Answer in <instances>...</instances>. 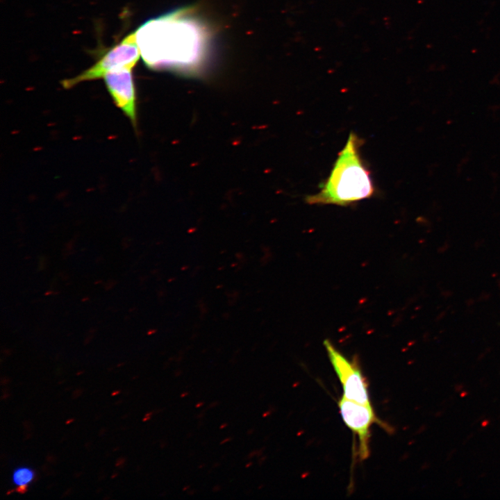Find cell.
<instances>
[{
  "mask_svg": "<svg viewBox=\"0 0 500 500\" xmlns=\"http://www.w3.org/2000/svg\"><path fill=\"white\" fill-rule=\"evenodd\" d=\"M33 472L27 467H19L17 469L12 475L14 483L18 486L26 485L33 478Z\"/></svg>",
  "mask_w": 500,
  "mask_h": 500,
  "instance_id": "7",
  "label": "cell"
},
{
  "mask_svg": "<svg viewBox=\"0 0 500 500\" xmlns=\"http://www.w3.org/2000/svg\"><path fill=\"white\" fill-rule=\"evenodd\" d=\"M26 485L19 486L17 489V490L21 493L24 492L26 491Z\"/></svg>",
  "mask_w": 500,
  "mask_h": 500,
  "instance_id": "8",
  "label": "cell"
},
{
  "mask_svg": "<svg viewBox=\"0 0 500 500\" xmlns=\"http://www.w3.org/2000/svg\"><path fill=\"white\" fill-rule=\"evenodd\" d=\"M140 56L135 32L131 33L109 49L94 65L73 78L63 80L62 85L69 89L81 82L102 78L112 71L132 70Z\"/></svg>",
  "mask_w": 500,
  "mask_h": 500,
  "instance_id": "3",
  "label": "cell"
},
{
  "mask_svg": "<svg viewBox=\"0 0 500 500\" xmlns=\"http://www.w3.org/2000/svg\"><path fill=\"white\" fill-rule=\"evenodd\" d=\"M361 140L351 133L319 192L307 197L310 204L348 206L374 191L370 172L360 155Z\"/></svg>",
  "mask_w": 500,
  "mask_h": 500,
  "instance_id": "2",
  "label": "cell"
},
{
  "mask_svg": "<svg viewBox=\"0 0 500 500\" xmlns=\"http://www.w3.org/2000/svg\"><path fill=\"white\" fill-rule=\"evenodd\" d=\"M487 424H488V421H485L484 422H483L482 425H483V426H485V425H486Z\"/></svg>",
  "mask_w": 500,
  "mask_h": 500,
  "instance_id": "9",
  "label": "cell"
},
{
  "mask_svg": "<svg viewBox=\"0 0 500 500\" xmlns=\"http://www.w3.org/2000/svg\"><path fill=\"white\" fill-rule=\"evenodd\" d=\"M229 440H230V438H226V440H225L224 441H222L221 443L223 444V443H224L225 442H227V441H229Z\"/></svg>",
  "mask_w": 500,
  "mask_h": 500,
  "instance_id": "10",
  "label": "cell"
},
{
  "mask_svg": "<svg viewBox=\"0 0 500 500\" xmlns=\"http://www.w3.org/2000/svg\"><path fill=\"white\" fill-rule=\"evenodd\" d=\"M188 9L167 13L143 23L135 31L142 58L154 70L194 72L206 53L205 27Z\"/></svg>",
  "mask_w": 500,
  "mask_h": 500,
  "instance_id": "1",
  "label": "cell"
},
{
  "mask_svg": "<svg viewBox=\"0 0 500 500\" xmlns=\"http://www.w3.org/2000/svg\"><path fill=\"white\" fill-rule=\"evenodd\" d=\"M465 394H466V392H464V393H462V395H461V396H462V397H463V396H465Z\"/></svg>",
  "mask_w": 500,
  "mask_h": 500,
  "instance_id": "13",
  "label": "cell"
},
{
  "mask_svg": "<svg viewBox=\"0 0 500 500\" xmlns=\"http://www.w3.org/2000/svg\"><path fill=\"white\" fill-rule=\"evenodd\" d=\"M115 105L136 126V93L131 69H119L107 73L103 78Z\"/></svg>",
  "mask_w": 500,
  "mask_h": 500,
  "instance_id": "6",
  "label": "cell"
},
{
  "mask_svg": "<svg viewBox=\"0 0 500 500\" xmlns=\"http://www.w3.org/2000/svg\"><path fill=\"white\" fill-rule=\"evenodd\" d=\"M338 406L344 422L358 438L360 458L367 459L369 455L370 427L374 423L387 427L377 418L372 405L359 403L342 397Z\"/></svg>",
  "mask_w": 500,
  "mask_h": 500,
  "instance_id": "5",
  "label": "cell"
},
{
  "mask_svg": "<svg viewBox=\"0 0 500 500\" xmlns=\"http://www.w3.org/2000/svg\"><path fill=\"white\" fill-rule=\"evenodd\" d=\"M252 462H249L246 465V467H249L248 466L251 465Z\"/></svg>",
  "mask_w": 500,
  "mask_h": 500,
  "instance_id": "12",
  "label": "cell"
},
{
  "mask_svg": "<svg viewBox=\"0 0 500 500\" xmlns=\"http://www.w3.org/2000/svg\"><path fill=\"white\" fill-rule=\"evenodd\" d=\"M324 344L342 385L343 397L359 403L371 406L367 383L357 362L348 360L328 340H324Z\"/></svg>",
  "mask_w": 500,
  "mask_h": 500,
  "instance_id": "4",
  "label": "cell"
},
{
  "mask_svg": "<svg viewBox=\"0 0 500 500\" xmlns=\"http://www.w3.org/2000/svg\"><path fill=\"white\" fill-rule=\"evenodd\" d=\"M202 404H203V403H198L196 407L198 408L199 406H201Z\"/></svg>",
  "mask_w": 500,
  "mask_h": 500,
  "instance_id": "11",
  "label": "cell"
}]
</instances>
